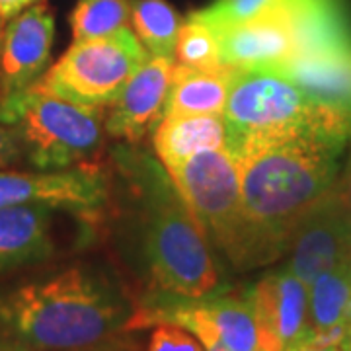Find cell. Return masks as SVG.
<instances>
[{"instance_id": "1", "label": "cell", "mask_w": 351, "mask_h": 351, "mask_svg": "<svg viewBox=\"0 0 351 351\" xmlns=\"http://www.w3.org/2000/svg\"><path fill=\"white\" fill-rule=\"evenodd\" d=\"M351 117L258 145L237 160L244 211L242 271L287 254L297 226L332 188Z\"/></svg>"}, {"instance_id": "2", "label": "cell", "mask_w": 351, "mask_h": 351, "mask_svg": "<svg viewBox=\"0 0 351 351\" xmlns=\"http://www.w3.org/2000/svg\"><path fill=\"white\" fill-rule=\"evenodd\" d=\"M119 279L90 263L0 291V339L16 351H92L133 316Z\"/></svg>"}, {"instance_id": "3", "label": "cell", "mask_w": 351, "mask_h": 351, "mask_svg": "<svg viewBox=\"0 0 351 351\" xmlns=\"http://www.w3.org/2000/svg\"><path fill=\"white\" fill-rule=\"evenodd\" d=\"M119 164L133 191V263L147 287L143 301L223 293L211 244L170 174L137 152H127Z\"/></svg>"}, {"instance_id": "4", "label": "cell", "mask_w": 351, "mask_h": 351, "mask_svg": "<svg viewBox=\"0 0 351 351\" xmlns=\"http://www.w3.org/2000/svg\"><path fill=\"white\" fill-rule=\"evenodd\" d=\"M351 110L320 101L271 71H239L223 112L226 152L232 158L267 141L338 123Z\"/></svg>"}, {"instance_id": "5", "label": "cell", "mask_w": 351, "mask_h": 351, "mask_svg": "<svg viewBox=\"0 0 351 351\" xmlns=\"http://www.w3.org/2000/svg\"><path fill=\"white\" fill-rule=\"evenodd\" d=\"M101 108L64 100L36 86L0 98V123L16 129L29 166L49 172L86 162L104 145Z\"/></svg>"}, {"instance_id": "6", "label": "cell", "mask_w": 351, "mask_h": 351, "mask_svg": "<svg viewBox=\"0 0 351 351\" xmlns=\"http://www.w3.org/2000/svg\"><path fill=\"white\" fill-rule=\"evenodd\" d=\"M149 57L137 36L121 27L106 38L75 41L34 86L75 104L104 108L121 94Z\"/></svg>"}, {"instance_id": "7", "label": "cell", "mask_w": 351, "mask_h": 351, "mask_svg": "<svg viewBox=\"0 0 351 351\" xmlns=\"http://www.w3.org/2000/svg\"><path fill=\"white\" fill-rule=\"evenodd\" d=\"M166 172L209 244L242 271L244 211L237 160L226 151H201Z\"/></svg>"}, {"instance_id": "8", "label": "cell", "mask_w": 351, "mask_h": 351, "mask_svg": "<svg viewBox=\"0 0 351 351\" xmlns=\"http://www.w3.org/2000/svg\"><path fill=\"white\" fill-rule=\"evenodd\" d=\"M112 180L100 164H78L49 172H0V209L47 205L96 219L110 201Z\"/></svg>"}, {"instance_id": "9", "label": "cell", "mask_w": 351, "mask_h": 351, "mask_svg": "<svg viewBox=\"0 0 351 351\" xmlns=\"http://www.w3.org/2000/svg\"><path fill=\"white\" fill-rule=\"evenodd\" d=\"M258 324L260 350L285 351L308 330V285L287 267L263 276L244 291Z\"/></svg>"}, {"instance_id": "10", "label": "cell", "mask_w": 351, "mask_h": 351, "mask_svg": "<svg viewBox=\"0 0 351 351\" xmlns=\"http://www.w3.org/2000/svg\"><path fill=\"white\" fill-rule=\"evenodd\" d=\"M55 39V18L38 2L14 16L0 39V98L20 94L43 76Z\"/></svg>"}, {"instance_id": "11", "label": "cell", "mask_w": 351, "mask_h": 351, "mask_svg": "<svg viewBox=\"0 0 351 351\" xmlns=\"http://www.w3.org/2000/svg\"><path fill=\"white\" fill-rule=\"evenodd\" d=\"M217 36L221 63L239 71L276 73L297 55L295 27L277 0L256 18Z\"/></svg>"}, {"instance_id": "12", "label": "cell", "mask_w": 351, "mask_h": 351, "mask_svg": "<svg viewBox=\"0 0 351 351\" xmlns=\"http://www.w3.org/2000/svg\"><path fill=\"white\" fill-rule=\"evenodd\" d=\"M174 69L176 61L170 57H149L110 104L112 108L104 121L106 131L129 145L147 137L162 121Z\"/></svg>"}, {"instance_id": "13", "label": "cell", "mask_w": 351, "mask_h": 351, "mask_svg": "<svg viewBox=\"0 0 351 351\" xmlns=\"http://www.w3.org/2000/svg\"><path fill=\"white\" fill-rule=\"evenodd\" d=\"M287 269L306 285L348 260L351 254V223L326 195L302 219L289 242Z\"/></svg>"}, {"instance_id": "14", "label": "cell", "mask_w": 351, "mask_h": 351, "mask_svg": "<svg viewBox=\"0 0 351 351\" xmlns=\"http://www.w3.org/2000/svg\"><path fill=\"white\" fill-rule=\"evenodd\" d=\"M53 252L51 207L18 205L0 209V277L43 263Z\"/></svg>"}, {"instance_id": "15", "label": "cell", "mask_w": 351, "mask_h": 351, "mask_svg": "<svg viewBox=\"0 0 351 351\" xmlns=\"http://www.w3.org/2000/svg\"><path fill=\"white\" fill-rule=\"evenodd\" d=\"M302 341L351 351V281L346 262L308 285V330Z\"/></svg>"}, {"instance_id": "16", "label": "cell", "mask_w": 351, "mask_h": 351, "mask_svg": "<svg viewBox=\"0 0 351 351\" xmlns=\"http://www.w3.org/2000/svg\"><path fill=\"white\" fill-rule=\"evenodd\" d=\"M276 73L316 100L351 110V45L299 55Z\"/></svg>"}, {"instance_id": "17", "label": "cell", "mask_w": 351, "mask_h": 351, "mask_svg": "<svg viewBox=\"0 0 351 351\" xmlns=\"http://www.w3.org/2000/svg\"><path fill=\"white\" fill-rule=\"evenodd\" d=\"M154 151L166 170H174L201 151H226L223 115L162 117L154 131Z\"/></svg>"}, {"instance_id": "18", "label": "cell", "mask_w": 351, "mask_h": 351, "mask_svg": "<svg viewBox=\"0 0 351 351\" xmlns=\"http://www.w3.org/2000/svg\"><path fill=\"white\" fill-rule=\"evenodd\" d=\"M237 73L239 69L226 64L207 71L176 64L164 117L223 115Z\"/></svg>"}, {"instance_id": "19", "label": "cell", "mask_w": 351, "mask_h": 351, "mask_svg": "<svg viewBox=\"0 0 351 351\" xmlns=\"http://www.w3.org/2000/svg\"><path fill=\"white\" fill-rule=\"evenodd\" d=\"M131 22L135 36L151 57L174 59L182 16L166 0H131Z\"/></svg>"}, {"instance_id": "20", "label": "cell", "mask_w": 351, "mask_h": 351, "mask_svg": "<svg viewBox=\"0 0 351 351\" xmlns=\"http://www.w3.org/2000/svg\"><path fill=\"white\" fill-rule=\"evenodd\" d=\"M131 22V0H78L71 16L75 41L112 36Z\"/></svg>"}, {"instance_id": "21", "label": "cell", "mask_w": 351, "mask_h": 351, "mask_svg": "<svg viewBox=\"0 0 351 351\" xmlns=\"http://www.w3.org/2000/svg\"><path fill=\"white\" fill-rule=\"evenodd\" d=\"M174 61L180 66L199 69V71L223 66L217 32L207 24L188 16V20L182 24L178 34Z\"/></svg>"}, {"instance_id": "22", "label": "cell", "mask_w": 351, "mask_h": 351, "mask_svg": "<svg viewBox=\"0 0 351 351\" xmlns=\"http://www.w3.org/2000/svg\"><path fill=\"white\" fill-rule=\"evenodd\" d=\"M276 0H215L211 6L191 12L189 16L199 20L215 32H223L232 25L244 24L258 14H262L265 8H269Z\"/></svg>"}, {"instance_id": "23", "label": "cell", "mask_w": 351, "mask_h": 351, "mask_svg": "<svg viewBox=\"0 0 351 351\" xmlns=\"http://www.w3.org/2000/svg\"><path fill=\"white\" fill-rule=\"evenodd\" d=\"M145 351H205L201 341L186 328L176 324H156Z\"/></svg>"}, {"instance_id": "24", "label": "cell", "mask_w": 351, "mask_h": 351, "mask_svg": "<svg viewBox=\"0 0 351 351\" xmlns=\"http://www.w3.org/2000/svg\"><path fill=\"white\" fill-rule=\"evenodd\" d=\"M351 143V131H350ZM328 195L332 197L334 205L339 209V213L343 215L351 223V151L348 156V162L343 166V170L336 176L332 188L328 189Z\"/></svg>"}, {"instance_id": "25", "label": "cell", "mask_w": 351, "mask_h": 351, "mask_svg": "<svg viewBox=\"0 0 351 351\" xmlns=\"http://www.w3.org/2000/svg\"><path fill=\"white\" fill-rule=\"evenodd\" d=\"M20 158H24V154L16 129L0 123V168H8Z\"/></svg>"}, {"instance_id": "26", "label": "cell", "mask_w": 351, "mask_h": 351, "mask_svg": "<svg viewBox=\"0 0 351 351\" xmlns=\"http://www.w3.org/2000/svg\"><path fill=\"white\" fill-rule=\"evenodd\" d=\"M38 2H43V0H0V20L8 22L14 16L24 12L25 8H29Z\"/></svg>"}, {"instance_id": "27", "label": "cell", "mask_w": 351, "mask_h": 351, "mask_svg": "<svg viewBox=\"0 0 351 351\" xmlns=\"http://www.w3.org/2000/svg\"><path fill=\"white\" fill-rule=\"evenodd\" d=\"M285 351H341L336 346H322V343H313V341H299L291 346Z\"/></svg>"}, {"instance_id": "28", "label": "cell", "mask_w": 351, "mask_h": 351, "mask_svg": "<svg viewBox=\"0 0 351 351\" xmlns=\"http://www.w3.org/2000/svg\"><path fill=\"white\" fill-rule=\"evenodd\" d=\"M203 350L205 351H230L228 348H225L223 343H219V341H217V343H209V346H205Z\"/></svg>"}, {"instance_id": "29", "label": "cell", "mask_w": 351, "mask_h": 351, "mask_svg": "<svg viewBox=\"0 0 351 351\" xmlns=\"http://www.w3.org/2000/svg\"><path fill=\"white\" fill-rule=\"evenodd\" d=\"M0 351H16V350H14V348H10L6 341H2V339H0Z\"/></svg>"}, {"instance_id": "30", "label": "cell", "mask_w": 351, "mask_h": 351, "mask_svg": "<svg viewBox=\"0 0 351 351\" xmlns=\"http://www.w3.org/2000/svg\"><path fill=\"white\" fill-rule=\"evenodd\" d=\"M346 269H348V276H350V281H351V254L348 256V260H346Z\"/></svg>"}, {"instance_id": "31", "label": "cell", "mask_w": 351, "mask_h": 351, "mask_svg": "<svg viewBox=\"0 0 351 351\" xmlns=\"http://www.w3.org/2000/svg\"><path fill=\"white\" fill-rule=\"evenodd\" d=\"M0 39H2V20H0Z\"/></svg>"}, {"instance_id": "32", "label": "cell", "mask_w": 351, "mask_h": 351, "mask_svg": "<svg viewBox=\"0 0 351 351\" xmlns=\"http://www.w3.org/2000/svg\"><path fill=\"white\" fill-rule=\"evenodd\" d=\"M92 351H106V348H101V350H92Z\"/></svg>"}]
</instances>
